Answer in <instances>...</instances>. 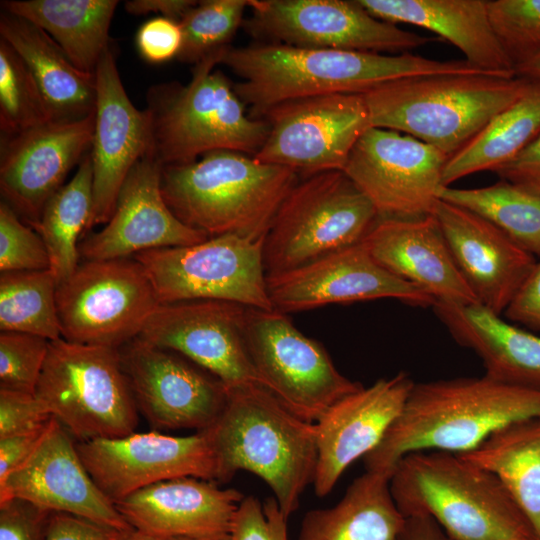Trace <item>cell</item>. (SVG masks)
<instances>
[{
	"instance_id": "obj_38",
	"label": "cell",
	"mask_w": 540,
	"mask_h": 540,
	"mask_svg": "<svg viewBox=\"0 0 540 540\" xmlns=\"http://www.w3.org/2000/svg\"><path fill=\"white\" fill-rule=\"evenodd\" d=\"M45 99L30 70L0 38V128L4 138L51 122Z\"/></svg>"
},
{
	"instance_id": "obj_6",
	"label": "cell",
	"mask_w": 540,
	"mask_h": 540,
	"mask_svg": "<svg viewBox=\"0 0 540 540\" xmlns=\"http://www.w3.org/2000/svg\"><path fill=\"white\" fill-rule=\"evenodd\" d=\"M389 487L405 517L428 516L452 540H538L500 480L460 454L409 453Z\"/></svg>"
},
{
	"instance_id": "obj_21",
	"label": "cell",
	"mask_w": 540,
	"mask_h": 540,
	"mask_svg": "<svg viewBox=\"0 0 540 540\" xmlns=\"http://www.w3.org/2000/svg\"><path fill=\"white\" fill-rule=\"evenodd\" d=\"M275 310L284 314L328 304L396 299L418 307L435 300L382 268L360 242L282 274L267 276Z\"/></svg>"
},
{
	"instance_id": "obj_24",
	"label": "cell",
	"mask_w": 540,
	"mask_h": 540,
	"mask_svg": "<svg viewBox=\"0 0 540 540\" xmlns=\"http://www.w3.org/2000/svg\"><path fill=\"white\" fill-rule=\"evenodd\" d=\"M414 383L406 372L379 379L332 405L314 423L313 486L318 497L330 493L347 467L378 446L403 410Z\"/></svg>"
},
{
	"instance_id": "obj_8",
	"label": "cell",
	"mask_w": 540,
	"mask_h": 540,
	"mask_svg": "<svg viewBox=\"0 0 540 540\" xmlns=\"http://www.w3.org/2000/svg\"><path fill=\"white\" fill-rule=\"evenodd\" d=\"M35 395L76 442L127 436L138 424L119 348L49 341Z\"/></svg>"
},
{
	"instance_id": "obj_1",
	"label": "cell",
	"mask_w": 540,
	"mask_h": 540,
	"mask_svg": "<svg viewBox=\"0 0 540 540\" xmlns=\"http://www.w3.org/2000/svg\"><path fill=\"white\" fill-rule=\"evenodd\" d=\"M241 80L236 94L250 116L262 119L273 107L297 99L362 94L399 78L442 73H481L467 61H440L409 52L385 55L260 43L228 47L220 61Z\"/></svg>"
},
{
	"instance_id": "obj_33",
	"label": "cell",
	"mask_w": 540,
	"mask_h": 540,
	"mask_svg": "<svg viewBox=\"0 0 540 540\" xmlns=\"http://www.w3.org/2000/svg\"><path fill=\"white\" fill-rule=\"evenodd\" d=\"M460 455L500 480L540 540V417L510 424Z\"/></svg>"
},
{
	"instance_id": "obj_35",
	"label": "cell",
	"mask_w": 540,
	"mask_h": 540,
	"mask_svg": "<svg viewBox=\"0 0 540 540\" xmlns=\"http://www.w3.org/2000/svg\"><path fill=\"white\" fill-rule=\"evenodd\" d=\"M92 208L93 172L87 153L73 177L48 200L33 228L45 243L57 285L79 265L78 240L86 233Z\"/></svg>"
},
{
	"instance_id": "obj_3",
	"label": "cell",
	"mask_w": 540,
	"mask_h": 540,
	"mask_svg": "<svg viewBox=\"0 0 540 540\" xmlns=\"http://www.w3.org/2000/svg\"><path fill=\"white\" fill-rule=\"evenodd\" d=\"M531 79L492 73L417 75L364 93L371 127L410 135L449 158L526 91Z\"/></svg>"
},
{
	"instance_id": "obj_37",
	"label": "cell",
	"mask_w": 540,
	"mask_h": 540,
	"mask_svg": "<svg viewBox=\"0 0 540 540\" xmlns=\"http://www.w3.org/2000/svg\"><path fill=\"white\" fill-rule=\"evenodd\" d=\"M57 287L50 269L1 272L0 330L61 338Z\"/></svg>"
},
{
	"instance_id": "obj_40",
	"label": "cell",
	"mask_w": 540,
	"mask_h": 540,
	"mask_svg": "<svg viewBox=\"0 0 540 540\" xmlns=\"http://www.w3.org/2000/svg\"><path fill=\"white\" fill-rule=\"evenodd\" d=\"M487 12L514 70L540 55V0H487Z\"/></svg>"
},
{
	"instance_id": "obj_20",
	"label": "cell",
	"mask_w": 540,
	"mask_h": 540,
	"mask_svg": "<svg viewBox=\"0 0 540 540\" xmlns=\"http://www.w3.org/2000/svg\"><path fill=\"white\" fill-rule=\"evenodd\" d=\"M97 101L91 148L93 208L84 237L111 218L120 189L134 165L153 153L149 111L137 109L128 97L108 48L96 71Z\"/></svg>"
},
{
	"instance_id": "obj_18",
	"label": "cell",
	"mask_w": 540,
	"mask_h": 540,
	"mask_svg": "<svg viewBox=\"0 0 540 540\" xmlns=\"http://www.w3.org/2000/svg\"><path fill=\"white\" fill-rule=\"evenodd\" d=\"M246 308L210 299L159 304L138 338L182 355L227 389L264 387L245 344Z\"/></svg>"
},
{
	"instance_id": "obj_29",
	"label": "cell",
	"mask_w": 540,
	"mask_h": 540,
	"mask_svg": "<svg viewBox=\"0 0 540 540\" xmlns=\"http://www.w3.org/2000/svg\"><path fill=\"white\" fill-rule=\"evenodd\" d=\"M374 17L430 30L481 71L514 77V65L489 21L487 0H358Z\"/></svg>"
},
{
	"instance_id": "obj_50",
	"label": "cell",
	"mask_w": 540,
	"mask_h": 540,
	"mask_svg": "<svg viewBox=\"0 0 540 540\" xmlns=\"http://www.w3.org/2000/svg\"><path fill=\"white\" fill-rule=\"evenodd\" d=\"M50 421L37 430L0 438V486L35 451Z\"/></svg>"
},
{
	"instance_id": "obj_17",
	"label": "cell",
	"mask_w": 540,
	"mask_h": 540,
	"mask_svg": "<svg viewBox=\"0 0 540 540\" xmlns=\"http://www.w3.org/2000/svg\"><path fill=\"white\" fill-rule=\"evenodd\" d=\"M77 452L99 489L115 504L158 482L197 477L218 482V460L208 430L188 436L131 433L76 442Z\"/></svg>"
},
{
	"instance_id": "obj_27",
	"label": "cell",
	"mask_w": 540,
	"mask_h": 540,
	"mask_svg": "<svg viewBox=\"0 0 540 540\" xmlns=\"http://www.w3.org/2000/svg\"><path fill=\"white\" fill-rule=\"evenodd\" d=\"M361 243L382 268L435 302L479 303L432 214L416 219L379 218Z\"/></svg>"
},
{
	"instance_id": "obj_49",
	"label": "cell",
	"mask_w": 540,
	"mask_h": 540,
	"mask_svg": "<svg viewBox=\"0 0 540 540\" xmlns=\"http://www.w3.org/2000/svg\"><path fill=\"white\" fill-rule=\"evenodd\" d=\"M493 172L502 180L540 194V134L512 160Z\"/></svg>"
},
{
	"instance_id": "obj_5",
	"label": "cell",
	"mask_w": 540,
	"mask_h": 540,
	"mask_svg": "<svg viewBox=\"0 0 540 540\" xmlns=\"http://www.w3.org/2000/svg\"><path fill=\"white\" fill-rule=\"evenodd\" d=\"M297 182L298 174L290 168L218 150L191 163L163 166L161 191L182 223L209 237L233 234L260 240Z\"/></svg>"
},
{
	"instance_id": "obj_41",
	"label": "cell",
	"mask_w": 540,
	"mask_h": 540,
	"mask_svg": "<svg viewBox=\"0 0 540 540\" xmlns=\"http://www.w3.org/2000/svg\"><path fill=\"white\" fill-rule=\"evenodd\" d=\"M41 336L0 332V389L35 394L48 353Z\"/></svg>"
},
{
	"instance_id": "obj_15",
	"label": "cell",
	"mask_w": 540,
	"mask_h": 540,
	"mask_svg": "<svg viewBox=\"0 0 540 540\" xmlns=\"http://www.w3.org/2000/svg\"><path fill=\"white\" fill-rule=\"evenodd\" d=\"M448 159L410 135L369 127L343 172L371 201L379 218L416 219L432 214Z\"/></svg>"
},
{
	"instance_id": "obj_31",
	"label": "cell",
	"mask_w": 540,
	"mask_h": 540,
	"mask_svg": "<svg viewBox=\"0 0 540 540\" xmlns=\"http://www.w3.org/2000/svg\"><path fill=\"white\" fill-rule=\"evenodd\" d=\"M405 521L389 477L365 471L336 505L305 514L297 540H402Z\"/></svg>"
},
{
	"instance_id": "obj_23",
	"label": "cell",
	"mask_w": 540,
	"mask_h": 540,
	"mask_svg": "<svg viewBox=\"0 0 540 540\" xmlns=\"http://www.w3.org/2000/svg\"><path fill=\"white\" fill-rule=\"evenodd\" d=\"M162 169L163 164L153 153L134 165L109 221L79 242L80 259L129 258L144 251L193 245L209 238L182 223L167 206L161 191Z\"/></svg>"
},
{
	"instance_id": "obj_54",
	"label": "cell",
	"mask_w": 540,
	"mask_h": 540,
	"mask_svg": "<svg viewBox=\"0 0 540 540\" xmlns=\"http://www.w3.org/2000/svg\"><path fill=\"white\" fill-rule=\"evenodd\" d=\"M119 540H194L190 538L171 537L144 532L135 528L122 534Z\"/></svg>"
},
{
	"instance_id": "obj_22",
	"label": "cell",
	"mask_w": 540,
	"mask_h": 540,
	"mask_svg": "<svg viewBox=\"0 0 540 540\" xmlns=\"http://www.w3.org/2000/svg\"><path fill=\"white\" fill-rule=\"evenodd\" d=\"M10 498L121 532L132 529L88 473L75 439L54 417L35 451L0 486V502Z\"/></svg>"
},
{
	"instance_id": "obj_16",
	"label": "cell",
	"mask_w": 540,
	"mask_h": 540,
	"mask_svg": "<svg viewBox=\"0 0 540 540\" xmlns=\"http://www.w3.org/2000/svg\"><path fill=\"white\" fill-rule=\"evenodd\" d=\"M119 353L138 411L153 428L206 430L225 409L226 386L182 355L138 337Z\"/></svg>"
},
{
	"instance_id": "obj_11",
	"label": "cell",
	"mask_w": 540,
	"mask_h": 540,
	"mask_svg": "<svg viewBox=\"0 0 540 540\" xmlns=\"http://www.w3.org/2000/svg\"><path fill=\"white\" fill-rule=\"evenodd\" d=\"M244 339L263 386L307 422L315 423L363 387L340 373L325 348L278 310L246 308Z\"/></svg>"
},
{
	"instance_id": "obj_26",
	"label": "cell",
	"mask_w": 540,
	"mask_h": 540,
	"mask_svg": "<svg viewBox=\"0 0 540 540\" xmlns=\"http://www.w3.org/2000/svg\"><path fill=\"white\" fill-rule=\"evenodd\" d=\"M245 495L215 481L179 477L155 483L117 501L115 506L135 529L194 540H230Z\"/></svg>"
},
{
	"instance_id": "obj_45",
	"label": "cell",
	"mask_w": 540,
	"mask_h": 540,
	"mask_svg": "<svg viewBox=\"0 0 540 540\" xmlns=\"http://www.w3.org/2000/svg\"><path fill=\"white\" fill-rule=\"evenodd\" d=\"M51 514L19 498L0 502V540H46Z\"/></svg>"
},
{
	"instance_id": "obj_10",
	"label": "cell",
	"mask_w": 540,
	"mask_h": 540,
	"mask_svg": "<svg viewBox=\"0 0 540 540\" xmlns=\"http://www.w3.org/2000/svg\"><path fill=\"white\" fill-rule=\"evenodd\" d=\"M264 239L227 234L138 253L160 304L210 299L273 310L263 260Z\"/></svg>"
},
{
	"instance_id": "obj_52",
	"label": "cell",
	"mask_w": 540,
	"mask_h": 540,
	"mask_svg": "<svg viewBox=\"0 0 540 540\" xmlns=\"http://www.w3.org/2000/svg\"><path fill=\"white\" fill-rule=\"evenodd\" d=\"M402 540H452L430 517H406Z\"/></svg>"
},
{
	"instance_id": "obj_34",
	"label": "cell",
	"mask_w": 540,
	"mask_h": 540,
	"mask_svg": "<svg viewBox=\"0 0 540 540\" xmlns=\"http://www.w3.org/2000/svg\"><path fill=\"white\" fill-rule=\"evenodd\" d=\"M540 134V80H533L514 103L497 114L443 169L442 185L496 168L512 160Z\"/></svg>"
},
{
	"instance_id": "obj_44",
	"label": "cell",
	"mask_w": 540,
	"mask_h": 540,
	"mask_svg": "<svg viewBox=\"0 0 540 540\" xmlns=\"http://www.w3.org/2000/svg\"><path fill=\"white\" fill-rule=\"evenodd\" d=\"M51 418L35 394L0 389V438L37 430Z\"/></svg>"
},
{
	"instance_id": "obj_32",
	"label": "cell",
	"mask_w": 540,
	"mask_h": 540,
	"mask_svg": "<svg viewBox=\"0 0 540 540\" xmlns=\"http://www.w3.org/2000/svg\"><path fill=\"white\" fill-rule=\"evenodd\" d=\"M116 0H6L4 11L44 30L81 71L95 74L109 47Z\"/></svg>"
},
{
	"instance_id": "obj_30",
	"label": "cell",
	"mask_w": 540,
	"mask_h": 540,
	"mask_svg": "<svg viewBox=\"0 0 540 540\" xmlns=\"http://www.w3.org/2000/svg\"><path fill=\"white\" fill-rule=\"evenodd\" d=\"M0 38L15 50L30 70L52 121H76L95 113V74L79 70L44 30L22 17L2 11Z\"/></svg>"
},
{
	"instance_id": "obj_47",
	"label": "cell",
	"mask_w": 540,
	"mask_h": 540,
	"mask_svg": "<svg viewBox=\"0 0 540 540\" xmlns=\"http://www.w3.org/2000/svg\"><path fill=\"white\" fill-rule=\"evenodd\" d=\"M123 533L82 517L53 512L46 540H119Z\"/></svg>"
},
{
	"instance_id": "obj_48",
	"label": "cell",
	"mask_w": 540,
	"mask_h": 540,
	"mask_svg": "<svg viewBox=\"0 0 540 540\" xmlns=\"http://www.w3.org/2000/svg\"><path fill=\"white\" fill-rule=\"evenodd\" d=\"M504 314L510 322L540 332V261L536 262Z\"/></svg>"
},
{
	"instance_id": "obj_51",
	"label": "cell",
	"mask_w": 540,
	"mask_h": 540,
	"mask_svg": "<svg viewBox=\"0 0 540 540\" xmlns=\"http://www.w3.org/2000/svg\"><path fill=\"white\" fill-rule=\"evenodd\" d=\"M197 3L194 0H130L125 2V10L132 15L157 13L179 22Z\"/></svg>"
},
{
	"instance_id": "obj_7",
	"label": "cell",
	"mask_w": 540,
	"mask_h": 540,
	"mask_svg": "<svg viewBox=\"0 0 540 540\" xmlns=\"http://www.w3.org/2000/svg\"><path fill=\"white\" fill-rule=\"evenodd\" d=\"M227 48L195 64L186 85L162 83L147 91L152 152L163 166L191 163L218 150L255 156L264 144L267 121L246 114L234 84L215 68Z\"/></svg>"
},
{
	"instance_id": "obj_46",
	"label": "cell",
	"mask_w": 540,
	"mask_h": 540,
	"mask_svg": "<svg viewBox=\"0 0 540 540\" xmlns=\"http://www.w3.org/2000/svg\"><path fill=\"white\" fill-rule=\"evenodd\" d=\"M135 42L140 56L149 63L177 58L182 45L180 24L161 16L151 18L139 27Z\"/></svg>"
},
{
	"instance_id": "obj_39",
	"label": "cell",
	"mask_w": 540,
	"mask_h": 540,
	"mask_svg": "<svg viewBox=\"0 0 540 540\" xmlns=\"http://www.w3.org/2000/svg\"><path fill=\"white\" fill-rule=\"evenodd\" d=\"M250 0H204L179 21L182 45L177 60L194 65L229 43L243 24Z\"/></svg>"
},
{
	"instance_id": "obj_28",
	"label": "cell",
	"mask_w": 540,
	"mask_h": 540,
	"mask_svg": "<svg viewBox=\"0 0 540 540\" xmlns=\"http://www.w3.org/2000/svg\"><path fill=\"white\" fill-rule=\"evenodd\" d=\"M432 308L455 341L480 357L485 376L540 389V335L504 320L480 303L435 302Z\"/></svg>"
},
{
	"instance_id": "obj_53",
	"label": "cell",
	"mask_w": 540,
	"mask_h": 540,
	"mask_svg": "<svg viewBox=\"0 0 540 540\" xmlns=\"http://www.w3.org/2000/svg\"><path fill=\"white\" fill-rule=\"evenodd\" d=\"M515 74L519 77L540 80V55L517 65Z\"/></svg>"
},
{
	"instance_id": "obj_13",
	"label": "cell",
	"mask_w": 540,
	"mask_h": 540,
	"mask_svg": "<svg viewBox=\"0 0 540 540\" xmlns=\"http://www.w3.org/2000/svg\"><path fill=\"white\" fill-rule=\"evenodd\" d=\"M249 8L244 27L271 43L405 53L435 40L372 16L358 0H250Z\"/></svg>"
},
{
	"instance_id": "obj_43",
	"label": "cell",
	"mask_w": 540,
	"mask_h": 540,
	"mask_svg": "<svg viewBox=\"0 0 540 540\" xmlns=\"http://www.w3.org/2000/svg\"><path fill=\"white\" fill-rule=\"evenodd\" d=\"M287 519L274 496L264 502L245 496L235 514L230 540H288Z\"/></svg>"
},
{
	"instance_id": "obj_42",
	"label": "cell",
	"mask_w": 540,
	"mask_h": 540,
	"mask_svg": "<svg viewBox=\"0 0 540 540\" xmlns=\"http://www.w3.org/2000/svg\"><path fill=\"white\" fill-rule=\"evenodd\" d=\"M50 269V258L41 236L21 220L4 201L0 203V271Z\"/></svg>"
},
{
	"instance_id": "obj_2",
	"label": "cell",
	"mask_w": 540,
	"mask_h": 540,
	"mask_svg": "<svg viewBox=\"0 0 540 540\" xmlns=\"http://www.w3.org/2000/svg\"><path fill=\"white\" fill-rule=\"evenodd\" d=\"M540 417V389L487 376L414 383L403 410L364 459L366 471L390 478L397 463L417 451L463 454L496 431Z\"/></svg>"
},
{
	"instance_id": "obj_9",
	"label": "cell",
	"mask_w": 540,
	"mask_h": 540,
	"mask_svg": "<svg viewBox=\"0 0 540 540\" xmlns=\"http://www.w3.org/2000/svg\"><path fill=\"white\" fill-rule=\"evenodd\" d=\"M378 219L371 201L343 171L305 177L287 194L265 236L266 276L360 243Z\"/></svg>"
},
{
	"instance_id": "obj_14",
	"label": "cell",
	"mask_w": 540,
	"mask_h": 540,
	"mask_svg": "<svg viewBox=\"0 0 540 540\" xmlns=\"http://www.w3.org/2000/svg\"><path fill=\"white\" fill-rule=\"evenodd\" d=\"M262 119L267 121L269 131L253 157L304 177L343 171L354 145L371 127L362 94L349 93L284 102Z\"/></svg>"
},
{
	"instance_id": "obj_25",
	"label": "cell",
	"mask_w": 540,
	"mask_h": 540,
	"mask_svg": "<svg viewBox=\"0 0 540 540\" xmlns=\"http://www.w3.org/2000/svg\"><path fill=\"white\" fill-rule=\"evenodd\" d=\"M437 219L454 261L478 302L504 313L534 268V255L488 220L438 199Z\"/></svg>"
},
{
	"instance_id": "obj_12",
	"label": "cell",
	"mask_w": 540,
	"mask_h": 540,
	"mask_svg": "<svg viewBox=\"0 0 540 540\" xmlns=\"http://www.w3.org/2000/svg\"><path fill=\"white\" fill-rule=\"evenodd\" d=\"M56 300L61 338L113 348L137 338L160 304L134 257L82 261Z\"/></svg>"
},
{
	"instance_id": "obj_36",
	"label": "cell",
	"mask_w": 540,
	"mask_h": 540,
	"mask_svg": "<svg viewBox=\"0 0 540 540\" xmlns=\"http://www.w3.org/2000/svg\"><path fill=\"white\" fill-rule=\"evenodd\" d=\"M437 197L483 217L540 258V194L500 179L480 188L441 186Z\"/></svg>"
},
{
	"instance_id": "obj_19",
	"label": "cell",
	"mask_w": 540,
	"mask_h": 540,
	"mask_svg": "<svg viewBox=\"0 0 540 540\" xmlns=\"http://www.w3.org/2000/svg\"><path fill=\"white\" fill-rule=\"evenodd\" d=\"M94 121L95 113L76 121H51L2 138V201L30 227L37 225L48 200L89 153Z\"/></svg>"
},
{
	"instance_id": "obj_4",
	"label": "cell",
	"mask_w": 540,
	"mask_h": 540,
	"mask_svg": "<svg viewBox=\"0 0 540 540\" xmlns=\"http://www.w3.org/2000/svg\"><path fill=\"white\" fill-rule=\"evenodd\" d=\"M218 460V482L245 470L271 488L289 518L313 484L317 466L315 424L287 409L270 391L249 385L228 389L219 419L207 429Z\"/></svg>"
}]
</instances>
